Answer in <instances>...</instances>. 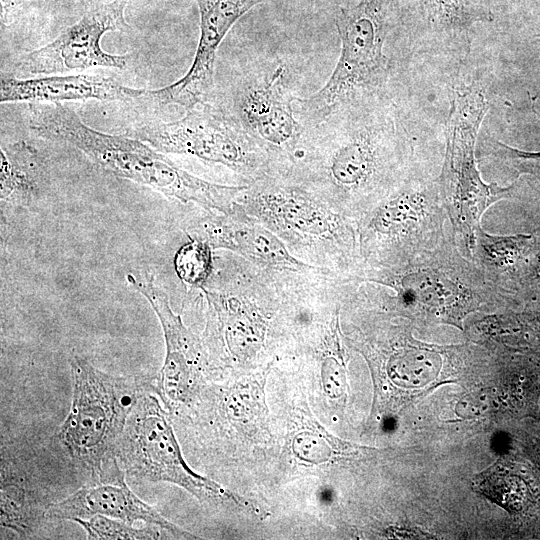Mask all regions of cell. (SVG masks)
Here are the masks:
<instances>
[{
    "mask_svg": "<svg viewBox=\"0 0 540 540\" xmlns=\"http://www.w3.org/2000/svg\"><path fill=\"white\" fill-rule=\"evenodd\" d=\"M376 98L352 100L305 129L289 174L305 186L339 197L383 185L390 167L393 123ZM292 160V161H293Z\"/></svg>",
    "mask_w": 540,
    "mask_h": 540,
    "instance_id": "6da1fadb",
    "label": "cell"
},
{
    "mask_svg": "<svg viewBox=\"0 0 540 540\" xmlns=\"http://www.w3.org/2000/svg\"><path fill=\"white\" fill-rule=\"evenodd\" d=\"M29 128L39 137L70 145L115 176L154 189L183 203L231 211L246 186H226L203 180L175 165L143 141L112 135L86 125L61 103H30Z\"/></svg>",
    "mask_w": 540,
    "mask_h": 540,
    "instance_id": "7a4b0ae2",
    "label": "cell"
},
{
    "mask_svg": "<svg viewBox=\"0 0 540 540\" xmlns=\"http://www.w3.org/2000/svg\"><path fill=\"white\" fill-rule=\"evenodd\" d=\"M70 367L72 403L59 441L90 483L123 479L117 443L136 402L154 386L152 380L105 373L78 355L71 357Z\"/></svg>",
    "mask_w": 540,
    "mask_h": 540,
    "instance_id": "3957f363",
    "label": "cell"
},
{
    "mask_svg": "<svg viewBox=\"0 0 540 540\" xmlns=\"http://www.w3.org/2000/svg\"><path fill=\"white\" fill-rule=\"evenodd\" d=\"M392 0H360L339 8L335 24L340 56L327 82L314 94L296 97L294 112L305 129L352 100L378 97L390 74L385 44L391 28Z\"/></svg>",
    "mask_w": 540,
    "mask_h": 540,
    "instance_id": "277c9868",
    "label": "cell"
},
{
    "mask_svg": "<svg viewBox=\"0 0 540 540\" xmlns=\"http://www.w3.org/2000/svg\"><path fill=\"white\" fill-rule=\"evenodd\" d=\"M488 103L477 89L457 90L451 102L446 128V151L439 189L455 235L473 254L483 212L508 197L512 186L485 183L475 162V143Z\"/></svg>",
    "mask_w": 540,
    "mask_h": 540,
    "instance_id": "5b68a950",
    "label": "cell"
},
{
    "mask_svg": "<svg viewBox=\"0 0 540 540\" xmlns=\"http://www.w3.org/2000/svg\"><path fill=\"white\" fill-rule=\"evenodd\" d=\"M145 391L133 407L116 447L119 466L125 474L147 482H168L207 503L239 498L218 483L205 478L185 462L159 394Z\"/></svg>",
    "mask_w": 540,
    "mask_h": 540,
    "instance_id": "8992f818",
    "label": "cell"
},
{
    "mask_svg": "<svg viewBox=\"0 0 540 540\" xmlns=\"http://www.w3.org/2000/svg\"><path fill=\"white\" fill-rule=\"evenodd\" d=\"M125 135L158 151L193 156L249 176L270 169L268 153L221 107L207 102L186 109L180 119L147 121Z\"/></svg>",
    "mask_w": 540,
    "mask_h": 540,
    "instance_id": "52a82bcc",
    "label": "cell"
},
{
    "mask_svg": "<svg viewBox=\"0 0 540 540\" xmlns=\"http://www.w3.org/2000/svg\"><path fill=\"white\" fill-rule=\"evenodd\" d=\"M287 68L275 63L244 72L230 100L219 106L269 155L271 164L288 165L305 131L295 116L296 97L287 83Z\"/></svg>",
    "mask_w": 540,
    "mask_h": 540,
    "instance_id": "ba28073f",
    "label": "cell"
},
{
    "mask_svg": "<svg viewBox=\"0 0 540 540\" xmlns=\"http://www.w3.org/2000/svg\"><path fill=\"white\" fill-rule=\"evenodd\" d=\"M128 0H113L98 6L66 28L47 45L26 54L16 65L23 74H52L92 67L125 69L129 55H115L101 48L109 31H127L124 17Z\"/></svg>",
    "mask_w": 540,
    "mask_h": 540,
    "instance_id": "9c48e42d",
    "label": "cell"
},
{
    "mask_svg": "<svg viewBox=\"0 0 540 540\" xmlns=\"http://www.w3.org/2000/svg\"><path fill=\"white\" fill-rule=\"evenodd\" d=\"M447 218L440 189L402 190L376 207L367 230L400 251L401 262L406 264L448 244L444 235Z\"/></svg>",
    "mask_w": 540,
    "mask_h": 540,
    "instance_id": "30bf717a",
    "label": "cell"
},
{
    "mask_svg": "<svg viewBox=\"0 0 540 540\" xmlns=\"http://www.w3.org/2000/svg\"><path fill=\"white\" fill-rule=\"evenodd\" d=\"M265 0H196L200 13V37L193 62L182 78L146 96L160 105L191 108L206 102L214 86L218 47L235 22Z\"/></svg>",
    "mask_w": 540,
    "mask_h": 540,
    "instance_id": "8fae6325",
    "label": "cell"
},
{
    "mask_svg": "<svg viewBox=\"0 0 540 540\" xmlns=\"http://www.w3.org/2000/svg\"><path fill=\"white\" fill-rule=\"evenodd\" d=\"M126 278L149 302L163 330L166 356L154 379L155 389L165 403H184L190 398L200 372L197 340L172 311L166 293L148 272H130Z\"/></svg>",
    "mask_w": 540,
    "mask_h": 540,
    "instance_id": "7c38bea8",
    "label": "cell"
},
{
    "mask_svg": "<svg viewBox=\"0 0 540 540\" xmlns=\"http://www.w3.org/2000/svg\"><path fill=\"white\" fill-rule=\"evenodd\" d=\"M124 479L94 482L83 486L66 498L51 503L46 512V519L75 521L102 515L130 524L141 521L147 525L159 526L175 538H198L171 523L154 507L141 500L127 486Z\"/></svg>",
    "mask_w": 540,
    "mask_h": 540,
    "instance_id": "4fadbf2b",
    "label": "cell"
},
{
    "mask_svg": "<svg viewBox=\"0 0 540 540\" xmlns=\"http://www.w3.org/2000/svg\"><path fill=\"white\" fill-rule=\"evenodd\" d=\"M145 93L146 90L123 86L112 78L86 74L30 79L2 77L0 85L1 103H60L92 99L127 101L141 98Z\"/></svg>",
    "mask_w": 540,
    "mask_h": 540,
    "instance_id": "5bb4252c",
    "label": "cell"
},
{
    "mask_svg": "<svg viewBox=\"0 0 540 540\" xmlns=\"http://www.w3.org/2000/svg\"><path fill=\"white\" fill-rule=\"evenodd\" d=\"M206 243L225 247L272 265L301 267L283 243L259 226L235 223L230 218H217L205 225Z\"/></svg>",
    "mask_w": 540,
    "mask_h": 540,
    "instance_id": "9a60e30c",
    "label": "cell"
},
{
    "mask_svg": "<svg viewBox=\"0 0 540 540\" xmlns=\"http://www.w3.org/2000/svg\"><path fill=\"white\" fill-rule=\"evenodd\" d=\"M43 165L36 149L25 141L1 145L0 198L2 206L29 205L39 195Z\"/></svg>",
    "mask_w": 540,
    "mask_h": 540,
    "instance_id": "2e32d148",
    "label": "cell"
},
{
    "mask_svg": "<svg viewBox=\"0 0 540 540\" xmlns=\"http://www.w3.org/2000/svg\"><path fill=\"white\" fill-rule=\"evenodd\" d=\"M48 507L37 495L28 476L2 458L1 526L21 537H28L46 519Z\"/></svg>",
    "mask_w": 540,
    "mask_h": 540,
    "instance_id": "e0dca14e",
    "label": "cell"
},
{
    "mask_svg": "<svg viewBox=\"0 0 540 540\" xmlns=\"http://www.w3.org/2000/svg\"><path fill=\"white\" fill-rule=\"evenodd\" d=\"M532 242L531 234L498 236L488 234L479 228L473 254L478 256L479 267L487 277L512 296L510 288Z\"/></svg>",
    "mask_w": 540,
    "mask_h": 540,
    "instance_id": "ac0fdd59",
    "label": "cell"
},
{
    "mask_svg": "<svg viewBox=\"0 0 540 540\" xmlns=\"http://www.w3.org/2000/svg\"><path fill=\"white\" fill-rule=\"evenodd\" d=\"M428 16L449 31L465 33L479 22H491L493 15L470 0H420Z\"/></svg>",
    "mask_w": 540,
    "mask_h": 540,
    "instance_id": "d6986e66",
    "label": "cell"
},
{
    "mask_svg": "<svg viewBox=\"0 0 540 540\" xmlns=\"http://www.w3.org/2000/svg\"><path fill=\"white\" fill-rule=\"evenodd\" d=\"M74 522L80 524L92 540H144L169 538V532L155 525H147L136 528L123 520L114 519L102 515H95L86 519H77Z\"/></svg>",
    "mask_w": 540,
    "mask_h": 540,
    "instance_id": "ffe728a7",
    "label": "cell"
},
{
    "mask_svg": "<svg viewBox=\"0 0 540 540\" xmlns=\"http://www.w3.org/2000/svg\"><path fill=\"white\" fill-rule=\"evenodd\" d=\"M210 246L205 241L193 240L182 246L175 256L178 276L188 284L204 282L211 270Z\"/></svg>",
    "mask_w": 540,
    "mask_h": 540,
    "instance_id": "44dd1931",
    "label": "cell"
},
{
    "mask_svg": "<svg viewBox=\"0 0 540 540\" xmlns=\"http://www.w3.org/2000/svg\"><path fill=\"white\" fill-rule=\"evenodd\" d=\"M510 291L513 297L540 301V237L533 236L531 248Z\"/></svg>",
    "mask_w": 540,
    "mask_h": 540,
    "instance_id": "7402d4cb",
    "label": "cell"
},
{
    "mask_svg": "<svg viewBox=\"0 0 540 540\" xmlns=\"http://www.w3.org/2000/svg\"><path fill=\"white\" fill-rule=\"evenodd\" d=\"M485 492L494 497V500L509 505L512 509L519 508L525 498L522 483L514 476L492 475L485 482Z\"/></svg>",
    "mask_w": 540,
    "mask_h": 540,
    "instance_id": "603a6c76",
    "label": "cell"
},
{
    "mask_svg": "<svg viewBox=\"0 0 540 540\" xmlns=\"http://www.w3.org/2000/svg\"><path fill=\"white\" fill-rule=\"evenodd\" d=\"M496 145L497 155L518 173L540 174V151H522L499 141H496Z\"/></svg>",
    "mask_w": 540,
    "mask_h": 540,
    "instance_id": "cb8c5ba5",
    "label": "cell"
}]
</instances>
